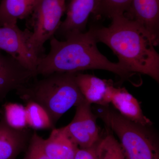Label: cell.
Instances as JSON below:
<instances>
[{
    "label": "cell",
    "instance_id": "d6986e66",
    "mask_svg": "<svg viewBox=\"0 0 159 159\" xmlns=\"http://www.w3.org/2000/svg\"><path fill=\"white\" fill-rule=\"evenodd\" d=\"M131 0H99L97 17L102 16L111 19L128 11Z\"/></svg>",
    "mask_w": 159,
    "mask_h": 159
},
{
    "label": "cell",
    "instance_id": "277c9868",
    "mask_svg": "<svg viewBox=\"0 0 159 159\" xmlns=\"http://www.w3.org/2000/svg\"><path fill=\"white\" fill-rule=\"evenodd\" d=\"M96 114L119 138L127 159H159L158 141L152 126L132 122L109 106Z\"/></svg>",
    "mask_w": 159,
    "mask_h": 159
},
{
    "label": "cell",
    "instance_id": "5b68a950",
    "mask_svg": "<svg viewBox=\"0 0 159 159\" xmlns=\"http://www.w3.org/2000/svg\"><path fill=\"white\" fill-rule=\"evenodd\" d=\"M66 0H41L32 16L33 31L29 39L30 48L42 57L46 41L54 37L66 10Z\"/></svg>",
    "mask_w": 159,
    "mask_h": 159
},
{
    "label": "cell",
    "instance_id": "6da1fadb",
    "mask_svg": "<svg viewBox=\"0 0 159 159\" xmlns=\"http://www.w3.org/2000/svg\"><path fill=\"white\" fill-rule=\"evenodd\" d=\"M111 19L108 27H91L97 42L108 47L116 55L118 63L126 70L148 75L158 83L159 55L150 34L124 15Z\"/></svg>",
    "mask_w": 159,
    "mask_h": 159
},
{
    "label": "cell",
    "instance_id": "7c38bea8",
    "mask_svg": "<svg viewBox=\"0 0 159 159\" xmlns=\"http://www.w3.org/2000/svg\"><path fill=\"white\" fill-rule=\"evenodd\" d=\"M32 133L29 129H15L0 121V159H16L28 145Z\"/></svg>",
    "mask_w": 159,
    "mask_h": 159
},
{
    "label": "cell",
    "instance_id": "9a60e30c",
    "mask_svg": "<svg viewBox=\"0 0 159 159\" xmlns=\"http://www.w3.org/2000/svg\"><path fill=\"white\" fill-rule=\"evenodd\" d=\"M41 0H2L0 26L16 25L18 20L31 16Z\"/></svg>",
    "mask_w": 159,
    "mask_h": 159
},
{
    "label": "cell",
    "instance_id": "ffe728a7",
    "mask_svg": "<svg viewBox=\"0 0 159 159\" xmlns=\"http://www.w3.org/2000/svg\"><path fill=\"white\" fill-rule=\"evenodd\" d=\"M43 140L36 131L32 133L23 159H50L43 148Z\"/></svg>",
    "mask_w": 159,
    "mask_h": 159
},
{
    "label": "cell",
    "instance_id": "2e32d148",
    "mask_svg": "<svg viewBox=\"0 0 159 159\" xmlns=\"http://www.w3.org/2000/svg\"><path fill=\"white\" fill-rule=\"evenodd\" d=\"M94 148L97 159H127L121 144L107 127Z\"/></svg>",
    "mask_w": 159,
    "mask_h": 159
},
{
    "label": "cell",
    "instance_id": "8fae6325",
    "mask_svg": "<svg viewBox=\"0 0 159 159\" xmlns=\"http://www.w3.org/2000/svg\"><path fill=\"white\" fill-rule=\"evenodd\" d=\"M75 80L85 101L90 104L107 106L111 103L112 89L114 86L112 80L80 72L75 74Z\"/></svg>",
    "mask_w": 159,
    "mask_h": 159
},
{
    "label": "cell",
    "instance_id": "52a82bcc",
    "mask_svg": "<svg viewBox=\"0 0 159 159\" xmlns=\"http://www.w3.org/2000/svg\"><path fill=\"white\" fill-rule=\"evenodd\" d=\"M31 34L28 29L22 31L17 24L0 26V51H6L36 74L39 57L29 47V39Z\"/></svg>",
    "mask_w": 159,
    "mask_h": 159
},
{
    "label": "cell",
    "instance_id": "e0dca14e",
    "mask_svg": "<svg viewBox=\"0 0 159 159\" xmlns=\"http://www.w3.org/2000/svg\"><path fill=\"white\" fill-rule=\"evenodd\" d=\"M25 109L29 127L35 130L54 128L48 114L39 104L33 102H27Z\"/></svg>",
    "mask_w": 159,
    "mask_h": 159
},
{
    "label": "cell",
    "instance_id": "9c48e42d",
    "mask_svg": "<svg viewBox=\"0 0 159 159\" xmlns=\"http://www.w3.org/2000/svg\"><path fill=\"white\" fill-rule=\"evenodd\" d=\"M10 55H5L0 51V102L11 91L17 90L37 77Z\"/></svg>",
    "mask_w": 159,
    "mask_h": 159
},
{
    "label": "cell",
    "instance_id": "3957f363",
    "mask_svg": "<svg viewBox=\"0 0 159 159\" xmlns=\"http://www.w3.org/2000/svg\"><path fill=\"white\" fill-rule=\"evenodd\" d=\"M76 73H55L36 78L16 90V94L26 102L39 104L48 114L54 126L73 107L85 101L76 80Z\"/></svg>",
    "mask_w": 159,
    "mask_h": 159
},
{
    "label": "cell",
    "instance_id": "5bb4252c",
    "mask_svg": "<svg viewBox=\"0 0 159 159\" xmlns=\"http://www.w3.org/2000/svg\"><path fill=\"white\" fill-rule=\"evenodd\" d=\"M43 148L50 159H74L78 149L61 128L52 129L49 138L43 139Z\"/></svg>",
    "mask_w": 159,
    "mask_h": 159
},
{
    "label": "cell",
    "instance_id": "30bf717a",
    "mask_svg": "<svg viewBox=\"0 0 159 159\" xmlns=\"http://www.w3.org/2000/svg\"><path fill=\"white\" fill-rule=\"evenodd\" d=\"M123 15L142 26L158 45L159 0H131L129 9Z\"/></svg>",
    "mask_w": 159,
    "mask_h": 159
},
{
    "label": "cell",
    "instance_id": "ac0fdd59",
    "mask_svg": "<svg viewBox=\"0 0 159 159\" xmlns=\"http://www.w3.org/2000/svg\"><path fill=\"white\" fill-rule=\"evenodd\" d=\"M2 119L11 128L17 129L27 128L25 107L17 103L8 102L3 106Z\"/></svg>",
    "mask_w": 159,
    "mask_h": 159
},
{
    "label": "cell",
    "instance_id": "7a4b0ae2",
    "mask_svg": "<svg viewBox=\"0 0 159 159\" xmlns=\"http://www.w3.org/2000/svg\"><path fill=\"white\" fill-rule=\"evenodd\" d=\"M48 54L39 58L36 74L46 76L55 73H78L88 70H101L116 74L122 80L131 81L133 73L109 60L101 54L92 28L70 35L65 40L53 37Z\"/></svg>",
    "mask_w": 159,
    "mask_h": 159
},
{
    "label": "cell",
    "instance_id": "ba28073f",
    "mask_svg": "<svg viewBox=\"0 0 159 159\" xmlns=\"http://www.w3.org/2000/svg\"><path fill=\"white\" fill-rule=\"evenodd\" d=\"M99 5V0H70L66 7V17L55 34L66 39L72 34L85 32L90 16H97Z\"/></svg>",
    "mask_w": 159,
    "mask_h": 159
},
{
    "label": "cell",
    "instance_id": "44dd1931",
    "mask_svg": "<svg viewBox=\"0 0 159 159\" xmlns=\"http://www.w3.org/2000/svg\"><path fill=\"white\" fill-rule=\"evenodd\" d=\"M74 159H97L94 146L88 148H78Z\"/></svg>",
    "mask_w": 159,
    "mask_h": 159
},
{
    "label": "cell",
    "instance_id": "4fadbf2b",
    "mask_svg": "<svg viewBox=\"0 0 159 159\" xmlns=\"http://www.w3.org/2000/svg\"><path fill=\"white\" fill-rule=\"evenodd\" d=\"M111 103L120 115L129 120L145 126L152 125L143 114L137 99L125 88L113 87Z\"/></svg>",
    "mask_w": 159,
    "mask_h": 159
},
{
    "label": "cell",
    "instance_id": "8992f818",
    "mask_svg": "<svg viewBox=\"0 0 159 159\" xmlns=\"http://www.w3.org/2000/svg\"><path fill=\"white\" fill-rule=\"evenodd\" d=\"M72 121L62 129L80 148L93 147L101 137L97 125V115L93 112L91 104L85 101L77 106Z\"/></svg>",
    "mask_w": 159,
    "mask_h": 159
}]
</instances>
